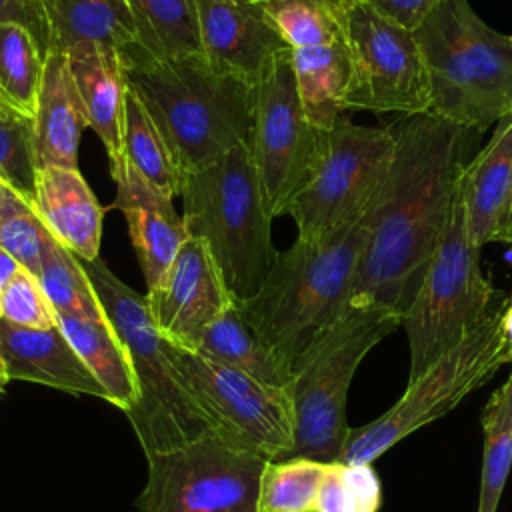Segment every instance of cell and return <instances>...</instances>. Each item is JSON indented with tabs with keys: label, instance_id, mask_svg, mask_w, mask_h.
Instances as JSON below:
<instances>
[{
	"label": "cell",
	"instance_id": "12",
	"mask_svg": "<svg viewBox=\"0 0 512 512\" xmlns=\"http://www.w3.org/2000/svg\"><path fill=\"white\" fill-rule=\"evenodd\" d=\"M166 354L212 428L230 442L268 460L294 448V406L288 388L264 384L194 350L166 342Z\"/></svg>",
	"mask_w": 512,
	"mask_h": 512
},
{
	"label": "cell",
	"instance_id": "45",
	"mask_svg": "<svg viewBox=\"0 0 512 512\" xmlns=\"http://www.w3.org/2000/svg\"><path fill=\"white\" fill-rule=\"evenodd\" d=\"M0 306H2V288H0Z\"/></svg>",
	"mask_w": 512,
	"mask_h": 512
},
{
	"label": "cell",
	"instance_id": "19",
	"mask_svg": "<svg viewBox=\"0 0 512 512\" xmlns=\"http://www.w3.org/2000/svg\"><path fill=\"white\" fill-rule=\"evenodd\" d=\"M460 186L472 242L480 250L504 242L512 206V112L496 122L490 140L470 158Z\"/></svg>",
	"mask_w": 512,
	"mask_h": 512
},
{
	"label": "cell",
	"instance_id": "1",
	"mask_svg": "<svg viewBox=\"0 0 512 512\" xmlns=\"http://www.w3.org/2000/svg\"><path fill=\"white\" fill-rule=\"evenodd\" d=\"M390 130L396 152L348 302H374L404 316L436 252L460 176L482 132L432 112L404 116Z\"/></svg>",
	"mask_w": 512,
	"mask_h": 512
},
{
	"label": "cell",
	"instance_id": "3",
	"mask_svg": "<svg viewBox=\"0 0 512 512\" xmlns=\"http://www.w3.org/2000/svg\"><path fill=\"white\" fill-rule=\"evenodd\" d=\"M380 198L326 238H296L276 254L260 290L236 304L256 336L290 368L346 306Z\"/></svg>",
	"mask_w": 512,
	"mask_h": 512
},
{
	"label": "cell",
	"instance_id": "14",
	"mask_svg": "<svg viewBox=\"0 0 512 512\" xmlns=\"http://www.w3.org/2000/svg\"><path fill=\"white\" fill-rule=\"evenodd\" d=\"M344 42L350 54L346 110L430 112V84L412 30L386 20L360 0L348 2Z\"/></svg>",
	"mask_w": 512,
	"mask_h": 512
},
{
	"label": "cell",
	"instance_id": "26",
	"mask_svg": "<svg viewBox=\"0 0 512 512\" xmlns=\"http://www.w3.org/2000/svg\"><path fill=\"white\" fill-rule=\"evenodd\" d=\"M196 352L270 386L288 388L292 382V368L256 336L236 302L206 330Z\"/></svg>",
	"mask_w": 512,
	"mask_h": 512
},
{
	"label": "cell",
	"instance_id": "42",
	"mask_svg": "<svg viewBox=\"0 0 512 512\" xmlns=\"http://www.w3.org/2000/svg\"><path fill=\"white\" fill-rule=\"evenodd\" d=\"M8 382H10V378H8V372H6V364H4V360L0 356V392L6 390Z\"/></svg>",
	"mask_w": 512,
	"mask_h": 512
},
{
	"label": "cell",
	"instance_id": "20",
	"mask_svg": "<svg viewBox=\"0 0 512 512\" xmlns=\"http://www.w3.org/2000/svg\"><path fill=\"white\" fill-rule=\"evenodd\" d=\"M32 204L44 228L76 258H98L104 212L78 168H38Z\"/></svg>",
	"mask_w": 512,
	"mask_h": 512
},
{
	"label": "cell",
	"instance_id": "31",
	"mask_svg": "<svg viewBox=\"0 0 512 512\" xmlns=\"http://www.w3.org/2000/svg\"><path fill=\"white\" fill-rule=\"evenodd\" d=\"M484 454L476 512H496L512 468V370L482 410Z\"/></svg>",
	"mask_w": 512,
	"mask_h": 512
},
{
	"label": "cell",
	"instance_id": "27",
	"mask_svg": "<svg viewBox=\"0 0 512 512\" xmlns=\"http://www.w3.org/2000/svg\"><path fill=\"white\" fill-rule=\"evenodd\" d=\"M122 154L158 192L168 198L180 194L184 172L162 130L130 88L124 102Z\"/></svg>",
	"mask_w": 512,
	"mask_h": 512
},
{
	"label": "cell",
	"instance_id": "24",
	"mask_svg": "<svg viewBox=\"0 0 512 512\" xmlns=\"http://www.w3.org/2000/svg\"><path fill=\"white\" fill-rule=\"evenodd\" d=\"M292 68L306 118L320 132L330 130L346 110L350 54L346 42L292 50Z\"/></svg>",
	"mask_w": 512,
	"mask_h": 512
},
{
	"label": "cell",
	"instance_id": "43",
	"mask_svg": "<svg viewBox=\"0 0 512 512\" xmlns=\"http://www.w3.org/2000/svg\"><path fill=\"white\" fill-rule=\"evenodd\" d=\"M504 242L512 244V206H510V216H508V226H506V236H504Z\"/></svg>",
	"mask_w": 512,
	"mask_h": 512
},
{
	"label": "cell",
	"instance_id": "7",
	"mask_svg": "<svg viewBox=\"0 0 512 512\" xmlns=\"http://www.w3.org/2000/svg\"><path fill=\"white\" fill-rule=\"evenodd\" d=\"M80 262L130 358L136 402L126 416L144 456L180 448L212 432L166 354V340L152 320L146 296L126 286L100 258Z\"/></svg>",
	"mask_w": 512,
	"mask_h": 512
},
{
	"label": "cell",
	"instance_id": "40",
	"mask_svg": "<svg viewBox=\"0 0 512 512\" xmlns=\"http://www.w3.org/2000/svg\"><path fill=\"white\" fill-rule=\"evenodd\" d=\"M20 268L22 266L18 264V260L0 246V288H4Z\"/></svg>",
	"mask_w": 512,
	"mask_h": 512
},
{
	"label": "cell",
	"instance_id": "9",
	"mask_svg": "<svg viewBox=\"0 0 512 512\" xmlns=\"http://www.w3.org/2000/svg\"><path fill=\"white\" fill-rule=\"evenodd\" d=\"M502 304L460 344L408 382L400 400L382 416L360 428H350L338 460L372 464L408 434L454 410L468 394L488 384L504 364H510L502 332Z\"/></svg>",
	"mask_w": 512,
	"mask_h": 512
},
{
	"label": "cell",
	"instance_id": "39",
	"mask_svg": "<svg viewBox=\"0 0 512 512\" xmlns=\"http://www.w3.org/2000/svg\"><path fill=\"white\" fill-rule=\"evenodd\" d=\"M4 22H14L24 26L34 36L42 56L44 58L48 56L46 34H44V26L40 22L34 0H0V24Z\"/></svg>",
	"mask_w": 512,
	"mask_h": 512
},
{
	"label": "cell",
	"instance_id": "22",
	"mask_svg": "<svg viewBox=\"0 0 512 512\" xmlns=\"http://www.w3.org/2000/svg\"><path fill=\"white\" fill-rule=\"evenodd\" d=\"M86 126L72 80L68 54L52 52L44 62L34 114V150L38 168H78V144Z\"/></svg>",
	"mask_w": 512,
	"mask_h": 512
},
{
	"label": "cell",
	"instance_id": "4",
	"mask_svg": "<svg viewBox=\"0 0 512 512\" xmlns=\"http://www.w3.org/2000/svg\"><path fill=\"white\" fill-rule=\"evenodd\" d=\"M180 196L186 230L206 242L232 300L236 304L250 300L278 254L250 140L186 172Z\"/></svg>",
	"mask_w": 512,
	"mask_h": 512
},
{
	"label": "cell",
	"instance_id": "32",
	"mask_svg": "<svg viewBox=\"0 0 512 512\" xmlns=\"http://www.w3.org/2000/svg\"><path fill=\"white\" fill-rule=\"evenodd\" d=\"M46 58L34 36L20 24H0V96L34 120Z\"/></svg>",
	"mask_w": 512,
	"mask_h": 512
},
{
	"label": "cell",
	"instance_id": "28",
	"mask_svg": "<svg viewBox=\"0 0 512 512\" xmlns=\"http://www.w3.org/2000/svg\"><path fill=\"white\" fill-rule=\"evenodd\" d=\"M140 46L156 56H204L196 0H128Z\"/></svg>",
	"mask_w": 512,
	"mask_h": 512
},
{
	"label": "cell",
	"instance_id": "6",
	"mask_svg": "<svg viewBox=\"0 0 512 512\" xmlns=\"http://www.w3.org/2000/svg\"><path fill=\"white\" fill-rule=\"evenodd\" d=\"M402 324V316L374 302H348L304 348L292 366L294 448L302 456L336 462L350 426L346 398L364 356Z\"/></svg>",
	"mask_w": 512,
	"mask_h": 512
},
{
	"label": "cell",
	"instance_id": "29",
	"mask_svg": "<svg viewBox=\"0 0 512 512\" xmlns=\"http://www.w3.org/2000/svg\"><path fill=\"white\" fill-rule=\"evenodd\" d=\"M272 28L292 48L344 40L350 0H258Z\"/></svg>",
	"mask_w": 512,
	"mask_h": 512
},
{
	"label": "cell",
	"instance_id": "33",
	"mask_svg": "<svg viewBox=\"0 0 512 512\" xmlns=\"http://www.w3.org/2000/svg\"><path fill=\"white\" fill-rule=\"evenodd\" d=\"M326 464L302 456L268 460L260 478L258 512H314Z\"/></svg>",
	"mask_w": 512,
	"mask_h": 512
},
{
	"label": "cell",
	"instance_id": "16",
	"mask_svg": "<svg viewBox=\"0 0 512 512\" xmlns=\"http://www.w3.org/2000/svg\"><path fill=\"white\" fill-rule=\"evenodd\" d=\"M206 60L252 86L276 54L290 48L272 28L258 0H196Z\"/></svg>",
	"mask_w": 512,
	"mask_h": 512
},
{
	"label": "cell",
	"instance_id": "10",
	"mask_svg": "<svg viewBox=\"0 0 512 512\" xmlns=\"http://www.w3.org/2000/svg\"><path fill=\"white\" fill-rule=\"evenodd\" d=\"M394 152L390 126H360L342 116L322 132L310 176L286 212L298 238H326L362 216L384 192Z\"/></svg>",
	"mask_w": 512,
	"mask_h": 512
},
{
	"label": "cell",
	"instance_id": "18",
	"mask_svg": "<svg viewBox=\"0 0 512 512\" xmlns=\"http://www.w3.org/2000/svg\"><path fill=\"white\" fill-rule=\"evenodd\" d=\"M0 356L10 380H24L108 402V394L56 326L46 330L14 326L0 318Z\"/></svg>",
	"mask_w": 512,
	"mask_h": 512
},
{
	"label": "cell",
	"instance_id": "37",
	"mask_svg": "<svg viewBox=\"0 0 512 512\" xmlns=\"http://www.w3.org/2000/svg\"><path fill=\"white\" fill-rule=\"evenodd\" d=\"M0 318L22 328L46 330L56 326V312L50 306L40 280L26 268H20L2 288Z\"/></svg>",
	"mask_w": 512,
	"mask_h": 512
},
{
	"label": "cell",
	"instance_id": "44",
	"mask_svg": "<svg viewBox=\"0 0 512 512\" xmlns=\"http://www.w3.org/2000/svg\"><path fill=\"white\" fill-rule=\"evenodd\" d=\"M504 258L508 260V262H512V246L506 250V254H504Z\"/></svg>",
	"mask_w": 512,
	"mask_h": 512
},
{
	"label": "cell",
	"instance_id": "35",
	"mask_svg": "<svg viewBox=\"0 0 512 512\" xmlns=\"http://www.w3.org/2000/svg\"><path fill=\"white\" fill-rule=\"evenodd\" d=\"M382 486L372 464L328 462L314 512H378Z\"/></svg>",
	"mask_w": 512,
	"mask_h": 512
},
{
	"label": "cell",
	"instance_id": "21",
	"mask_svg": "<svg viewBox=\"0 0 512 512\" xmlns=\"http://www.w3.org/2000/svg\"><path fill=\"white\" fill-rule=\"evenodd\" d=\"M66 54L86 126L104 144L108 162H114L122 156L124 102L128 92L120 54L98 42L76 44Z\"/></svg>",
	"mask_w": 512,
	"mask_h": 512
},
{
	"label": "cell",
	"instance_id": "30",
	"mask_svg": "<svg viewBox=\"0 0 512 512\" xmlns=\"http://www.w3.org/2000/svg\"><path fill=\"white\" fill-rule=\"evenodd\" d=\"M38 280L56 314L106 320L80 258L62 246L48 230L40 250Z\"/></svg>",
	"mask_w": 512,
	"mask_h": 512
},
{
	"label": "cell",
	"instance_id": "15",
	"mask_svg": "<svg viewBox=\"0 0 512 512\" xmlns=\"http://www.w3.org/2000/svg\"><path fill=\"white\" fill-rule=\"evenodd\" d=\"M146 302L162 338L196 352L206 330L234 300L206 242L188 234L160 286L146 292Z\"/></svg>",
	"mask_w": 512,
	"mask_h": 512
},
{
	"label": "cell",
	"instance_id": "34",
	"mask_svg": "<svg viewBox=\"0 0 512 512\" xmlns=\"http://www.w3.org/2000/svg\"><path fill=\"white\" fill-rule=\"evenodd\" d=\"M44 234L46 228L34 210L32 198L0 178V246L36 278Z\"/></svg>",
	"mask_w": 512,
	"mask_h": 512
},
{
	"label": "cell",
	"instance_id": "36",
	"mask_svg": "<svg viewBox=\"0 0 512 512\" xmlns=\"http://www.w3.org/2000/svg\"><path fill=\"white\" fill-rule=\"evenodd\" d=\"M36 174L34 120L14 110L0 96V178L28 198H34Z\"/></svg>",
	"mask_w": 512,
	"mask_h": 512
},
{
	"label": "cell",
	"instance_id": "13",
	"mask_svg": "<svg viewBox=\"0 0 512 512\" xmlns=\"http://www.w3.org/2000/svg\"><path fill=\"white\" fill-rule=\"evenodd\" d=\"M320 130L302 108L292 48L282 50L256 82L250 150L272 218L284 216L306 184L320 142Z\"/></svg>",
	"mask_w": 512,
	"mask_h": 512
},
{
	"label": "cell",
	"instance_id": "11",
	"mask_svg": "<svg viewBox=\"0 0 512 512\" xmlns=\"http://www.w3.org/2000/svg\"><path fill=\"white\" fill-rule=\"evenodd\" d=\"M140 512H258L268 458L216 430L174 450L146 456Z\"/></svg>",
	"mask_w": 512,
	"mask_h": 512
},
{
	"label": "cell",
	"instance_id": "38",
	"mask_svg": "<svg viewBox=\"0 0 512 512\" xmlns=\"http://www.w3.org/2000/svg\"><path fill=\"white\" fill-rule=\"evenodd\" d=\"M400 28L416 30L446 0H360Z\"/></svg>",
	"mask_w": 512,
	"mask_h": 512
},
{
	"label": "cell",
	"instance_id": "41",
	"mask_svg": "<svg viewBox=\"0 0 512 512\" xmlns=\"http://www.w3.org/2000/svg\"><path fill=\"white\" fill-rule=\"evenodd\" d=\"M502 332H504V340H506V348L512 364V296H508L502 304Z\"/></svg>",
	"mask_w": 512,
	"mask_h": 512
},
{
	"label": "cell",
	"instance_id": "17",
	"mask_svg": "<svg viewBox=\"0 0 512 512\" xmlns=\"http://www.w3.org/2000/svg\"><path fill=\"white\" fill-rule=\"evenodd\" d=\"M110 174L116 182V206L126 216L128 234L150 292L160 286L188 238L184 218L176 214L172 198L150 186L124 154L110 162Z\"/></svg>",
	"mask_w": 512,
	"mask_h": 512
},
{
	"label": "cell",
	"instance_id": "23",
	"mask_svg": "<svg viewBox=\"0 0 512 512\" xmlns=\"http://www.w3.org/2000/svg\"><path fill=\"white\" fill-rule=\"evenodd\" d=\"M44 26L48 56L82 42L114 50L140 44L128 0H34ZM46 56V58H48Z\"/></svg>",
	"mask_w": 512,
	"mask_h": 512
},
{
	"label": "cell",
	"instance_id": "5",
	"mask_svg": "<svg viewBox=\"0 0 512 512\" xmlns=\"http://www.w3.org/2000/svg\"><path fill=\"white\" fill-rule=\"evenodd\" d=\"M430 112L484 132L512 112V34L486 24L468 0H446L414 30Z\"/></svg>",
	"mask_w": 512,
	"mask_h": 512
},
{
	"label": "cell",
	"instance_id": "25",
	"mask_svg": "<svg viewBox=\"0 0 512 512\" xmlns=\"http://www.w3.org/2000/svg\"><path fill=\"white\" fill-rule=\"evenodd\" d=\"M56 324L98 378L108 394V402L126 414L136 402V384L128 352L108 318L90 320L56 314Z\"/></svg>",
	"mask_w": 512,
	"mask_h": 512
},
{
	"label": "cell",
	"instance_id": "2",
	"mask_svg": "<svg viewBox=\"0 0 512 512\" xmlns=\"http://www.w3.org/2000/svg\"><path fill=\"white\" fill-rule=\"evenodd\" d=\"M128 88L142 100L182 172L198 170L250 140L256 86L216 70L206 56L118 52Z\"/></svg>",
	"mask_w": 512,
	"mask_h": 512
},
{
	"label": "cell",
	"instance_id": "8",
	"mask_svg": "<svg viewBox=\"0 0 512 512\" xmlns=\"http://www.w3.org/2000/svg\"><path fill=\"white\" fill-rule=\"evenodd\" d=\"M462 178V176H460ZM496 288L480 266V248L468 234L462 186L424 280L402 316L410 346L408 382L460 344L496 308Z\"/></svg>",
	"mask_w": 512,
	"mask_h": 512
}]
</instances>
